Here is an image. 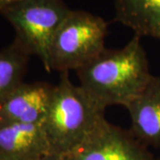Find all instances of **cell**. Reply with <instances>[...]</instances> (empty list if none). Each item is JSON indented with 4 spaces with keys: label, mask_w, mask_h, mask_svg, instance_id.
<instances>
[{
    "label": "cell",
    "mask_w": 160,
    "mask_h": 160,
    "mask_svg": "<svg viewBox=\"0 0 160 160\" xmlns=\"http://www.w3.org/2000/svg\"><path fill=\"white\" fill-rule=\"evenodd\" d=\"M19 1H21V0H0V11L14 3H17Z\"/></svg>",
    "instance_id": "obj_12"
},
{
    "label": "cell",
    "mask_w": 160,
    "mask_h": 160,
    "mask_svg": "<svg viewBox=\"0 0 160 160\" xmlns=\"http://www.w3.org/2000/svg\"><path fill=\"white\" fill-rule=\"evenodd\" d=\"M125 108L135 138L148 148H160V77L152 76L146 87Z\"/></svg>",
    "instance_id": "obj_7"
},
{
    "label": "cell",
    "mask_w": 160,
    "mask_h": 160,
    "mask_svg": "<svg viewBox=\"0 0 160 160\" xmlns=\"http://www.w3.org/2000/svg\"><path fill=\"white\" fill-rule=\"evenodd\" d=\"M70 160H155L131 131L107 120L70 155Z\"/></svg>",
    "instance_id": "obj_5"
},
{
    "label": "cell",
    "mask_w": 160,
    "mask_h": 160,
    "mask_svg": "<svg viewBox=\"0 0 160 160\" xmlns=\"http://www.w3.org/2000/svg\"><path fill=\"white\" fill-rule=\"evenodd\" d=\"M29 57V53L14 40L0 50V97L22 83Z\"/></svg>",
    "instance_id": "obj_10"
},
{
    "label": "cell",
    "mask_w": 160,
    "mask_h": 160,
    "mask_svg": "<svg viewBox=\"0 0 160 160\" xmlns=\"http://www.w3.org/2000/svg\"><path fill=\"white\" fill-rule=\"evenodd\" d=\"M35 160H70V156H65V155H60L49 152L45 155H42L41 157L38 158Z\"/></svg>",
    "instance_id": "obj_11"
},
{
    "label": "cell",
    "mask_w": 160,
    "mask_h": 160,
    "mask_svg": "<svg viewBox=\"0 0 160 160\" xmlns=\"http://www.w3.org/2000/svg\"><path fill=\"white\" fill-rule=\"evenodd\" d=\"M71 9L63 0H21L0 11L15 31L14 41L50 70V49L56 31Z\"/></svg>",
    "instance_id": "obj_3"
},
{
    "label": "cell",
    "mask_w": 160,
    "mask_h": 160,
    "mask_svg": "<svg viewBox=\"0 0 160 160\" xmlns=\"http://www.w3.org/2000/svg\"><path fill=\"white\" fill-rule=\"evenodd\" d=\"M114 21L140 38L160 40V0H115Z\"/></svg>",
    "instance_id": "obj_9"
},
{
    "label": "cell",
    "mask_w": 160,
    "mask_h": 160,
    "mask_svg": "<svg viewBox=\"0 0 160 160\" xmlns=\"http://www.w3.org/2000/svg\"><path fill=\"white\" fill-rule=\"evenodd\" d=\"M49 152L42 123L0 126V160H35Z\"/></svg>",
    "instance_id": "obj_8"
},
{
    "label": "cell",
    "mask_w": 160,
    "mask_h": 160,
    "mask_svg": "<svg viewBox=\"0 0 160 160\" xmlns=\"http://www.w3.org/2000/svg\"><path fill=\"white\" fill-rule=\"evenodd\" d=\"M54 85L21 83L0 97V126L40 124L46 117Z\"/></svg>",
    "instance_id": "obj_6"
},
{
    "label": "cell",
    "mask_w": 160,
    "mask_h": 160,
    "mask_svg": "<svg viewBox=\"0 0 160 160\" xmlns=\"http://www.w3.org/2000/svg\"><path fill=\"white\" fill-rule=\"evenodd\" d=\"M109 23L89 12L71 10L54 35L50 70L60 73L81 69L105 50Z\"/></svg>",
    "instance_id": "obj_4"
},
{
    "label": "cell",
    "mask_w": 160,
    "mask_h": 160,
    "mask_svg": "<svg viewBox=\"0 0 160 160\" xmlns=\"http://www.w3.org/2000/svg\"><path fill=\"white\" fill-rule=\"evenodd\" d=\"M76 73L79 86L103 109L110 105L125 107L152 77L141 38L136 35L123 48H105Z\"/></svg>",
    "instance_id": "obj_1"
},
{
    "label": "cell",
    "mask_w": 160,
    "mask_h": 160,
    "mask_svg": "<svg viewBox=\"0 0 160 160\" xmlns=\"http://www.w3.org/2000/svg\"><path fill=\"white\" fill-rule=\"evenodd\" d=\"M104 110L69 72L61 73L42 122L51 152L70 156L106 120Z\"/></svg>",
    "instance_id": "obj_2"
}]
</instances>
